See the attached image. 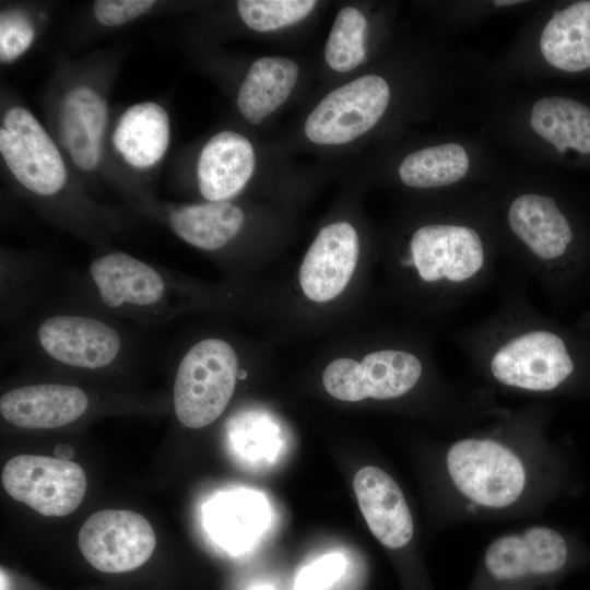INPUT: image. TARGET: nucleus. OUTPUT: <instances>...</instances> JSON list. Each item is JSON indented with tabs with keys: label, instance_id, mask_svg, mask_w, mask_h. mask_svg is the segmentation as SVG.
<instances>
[{
	"label": "nucleus",
	"instance_id": "obj_1",
	"mask_svg": "<svg viewBox=\"0 0 590 590\" xmlns=\"http://www.w3.org/2000/svg\"><path fill=\"white\" fill-rule=\"evenodd\" d=\"M135 327L59 294L8 331L5 349L56 370L105 375L149 357Z\"/></svg>",
	"mask_w": 590,
	"mask_h": 590
},
{
	"label": "nucleus",
	"instance_id": "obj_2",
	"mask_svg": "<svg viewBox=\"0 0 590 590\" xmlns=\"http://www.w3.org/2000/svg\"><path fill=\"white\" fill-rule=\"evenodd\" d=\"M0 154L17 184L37 201L54 204L63 222L62 203L69 227L92 239H102L110 222L98 219L72 203L64 193L68 172L56 143L37 118L23 106H12L0 127Z\"/></svg>",
	"mask_w": 590,
	"mask_h": 590
},
{
	"label": "nucleus",
	"instance_id": "obj_3",
	"mask_svg": "<svg viewBox=\"0 0 590 590\" xmlns=\"http://www.w3.org/2000/svg\"><path fill=\"white\" fill-rule=\"evenodd\" d=\"M240 368L235 346L223 338L206 337L187 346L178 355L172 402L177 421L200 429L216 421L229 404Z\"/></svg>",
	"mask_w": 590,
	"mask_h": 590
},
{
	"label": "nucleus",
	"instance_id": "obj_4",
	"mask_svg": "<svg viewBox=\"0 0 590 590\" xmlns=\"http://www.w3.org/2000/svg\"><path fill=\"white\" fill-rule=\"evenodd\" d=\"M448 475L471 504L503 509L515 504L527 486V471L508 446L489 438H464L449 448Z\"/></svg>",
	"mask_w": 590,
	"mask_h": 590
},
{
	"label": "nucleus",
	"instance_id": "obj_5",
	"mask_svg": "<svg viewBox=\"0 0 590 590\" xmlns=\"http://www.w3.org/2000/svg\"><path fill=\"white\" fill-rule=\"evenodd\" d=\"M587 559V551L568 534L547 526H533L494 540L484 566L500 582L563 575Z\"/></svg>",
	"mask_w": 590,
	"mask_h": 590
},
{
	"label": "nucleus",
	"instance_id": "obj_6",
	"mask_svg": "<svg viewBox=\"0 0 590 590\" xmlns=\"http://www.w3.org/2000/svg\"><path fill=\"white\" fill-rule=\"evenodd\" d=\"M389 101L390 88L384 78L359 76L327 94L308 115L304 132L317 144L349 143L380 120Z\"/></svg>",
	"mask_w": 590,
	"mask_h": 590
},
{
	"label": "nucleus",
	"instance_id": "obj_7",
	"mask_svg": "<svg viewBox=\"0 0 590 590\" xmlns=\"http://www.w3.org/2000/svg\"><path fill=\"white\" fill-rule=\"evenodd\" d=\"M5 492L39 515L63 517L82 503L86 491L83 469L71 460L19 455L10 459L1 473Z\"/></svg>",
	"mask_w": 590,
	"mask_h": 590
},
{
	"label": "nucleus",
	"instance_id": "obj_8",
	"mask_svg": "<svg viewBox=\"0 0 590 590\" xmlns=\"http://www.w3.org/2000/svg\"><path fill=\"white\" fill-rule=\"evenodd\" d=\"M575 369L563 338L547 330L529 331L511 339L491 361L492 375L498 382L530 391L554 390Z\"/></svg>",
	"mask_w": 590,
	"mask_h": 590
},
{
	"label": "nucleus",
	"instance_id": "obj_9",
	"mask_svg": "<svg viewBox=\"0 0 590 590\" xmlns=\"http://www.w3.org/2000/svg\"><path fill=\"white\" fill-rule=\"evenodd\" d=\"M421 375L422 364L415 355L381 350L361 362L345 357L332 361L322 374V384L330 396L342 401L392 399L410 391Z\"/></svg>",
	"mask_w": 590,
	"mask_h": 590
},
{
	"label": "nucleus",
	"instance_id": "obj_10",
	"mask_svg": "<svg viewBox=\"0 0 590 590\" xmlns=\"http://www.w3.org/2000/svg\"><path fill=\"white\" fill-rule=\"evenodd\" d=\"M78 543L95 569L118 574L143 565L153 554L156 539L151 523L130 510L105 509L82 524Z\"/></svg>",
	"mask_w": 590,
	"mask_h": 590
},
{
	"label": "nucleus",
	"instance_id": "obj_11",
	"mask_svg": "<svg viewBox=\"0 0 590 590\" xmlns=\"http://www.w3.org/2000/svg\"><path fill=\"white\" fill-rule=\"evenodd\" d=\"M93 403L92 394L78 384L32 381L1 394L0 414L21 429H56L82 420L93 410Z\"/></svg>",
	"mask_w": 590,
	"mask_h": 590
},
{
	"label": "nucleus",
	"instance_id": "obj_12",
	"mask_svg": "<svg viewBox=\"0 0 590 590\" xmlns=\"http://www.w3.org/2000/svg\"><path fill=\"white\" fill-rule=\"evenodd\" d=\"M410 247V264L415 266L425 282H464L472 279L484 263L482 240L479 234L468 226H422L413 234Z\"/></svg>",
	"mask_w": 590,
	"mask_h": 590
},
{
	"label": "nucleus",
	"instance_id": "obj_13",
	"mask_svg": "<svg viewBox=\"0 0 590 590\" xmlns=\"http://www.w3.org/2000/svg\"><path fill=\"white\" fill-rule=\"evenodd\" d=\"M66 273L33 252L1 250L0 314L5 332L62 292Z\"/></svg>",
	"mask_w": 590,
	"mask_h": 590
},
{
	"label": "nucleus",
	"instance_id": "obj_14",
	"mask_svg": "<svg viewBox=\"0 0 590 590\" xmlns=\"http://www.w3.org/2000/svg\"><path fill=\"white\" fill-rule=\"evenodd\" d=\"M358 253V236L350 223L322 227L300 266L299 283L304 294L317 303L337 297L350 282Z\"/></svg>",
	"mask_w": 590,
	"mask_h": 590
},
{
	"label": "nucleus",
	"instance_id": "obj_15",
	"mask_svg": "<svg viewBox=\"0 0 590 590\" xmlns=\"http://www.w3.org/2000/svg\"><path fill=\"white\" fill-rule=\"evenodd\" d=\"M107 122V102L95 88L81 84L62 95L57 115L59 138L78 169L91 173L99 165Z\"/></svg>",
	"mask_w": 590,
	"mask_h": 590
},
{
	"label": "nucleus",
	"instance_id": "obj_16",
	"mask_svg": "<svg viewBox=\"0 0 590 590\" xmlns=\"http://www.w3.org/2000/svg\"><path fill=\"white\" fill-rule=\"evenodd\" d=\"M361 511L377 540L389 548L405 546L414 523L405 497L397 482L377 467L359 469L353 480Z\"/></svg>",
	"mask_w": 590,
	"mask_h": 590
},
{
	"label": "nucleus",
	"instance_id": "obj_17",
	"mask_svg": "<svg viewBox=\"0 0 590 590\" xmlns=\"http://www.w3.org/2000/svg\"><path fill=\"white\" fill-rule=\"evenodd\" d=\"M255 166V150L245 135L231 130L217 132L198 158L199 191L208 202L229 201L247 185Z\"/></svg>",
	"mask_w": 590,
	"mask_h": 590
},
{
	"label": "nucleus",
	"instance_id": "obj_18",
	"mask_svg": "<svg viewBox=\"0 0 590 590\" xmlns=\"http://www.w3.org/2000/svg\"><path fill=\"white\" fill-rule=\"evenodd\" d=\"M169 229L188 245L206 251H217L231 245L240 234L245 213L231 201L152 205Z\"/></svg>",
	"mask_w": 590,
	"mask_h": 590
},
{
	"label": "nucleus",
	"instance_id": "obj_19",
	"mask_svg": "<svg viewBox=\"0 0 590 590\" xmlns=\"http://www.w3.org/2000/svg\"><path fill=\"white\" fill-rule=\"evenodd\" d=\"M113 146L123 162L144 170L166 155L170 143V119L160 104L140 102L119 117L111 134Z\"/></svg>",
	"mask_w": 590,
	"mask_h": 590
},
{
	"label": "nucleus",
	"instance_id": "obj_20",
	"mask_svg": "<svg viewBox=\"0 0 590 590\" xmlns=\"http://www.w3.org/2000/svg\"><path fill=\"white\" fill-rule=\"evenodd\" d=\"M507 217L514 234L536 257L553 260L567 252L573 231L552 198L522 194L512 201Z\"/></svg>",
	"mask_w": 590,
	"mask_h": 590
},
{
	"label": "nucleus",
	"instance_id": "obj_21",
	"mask_svg": "<svg viewBox=\"0 0 590 590\" xmlns=\"http://www.w3.org/2000/svg\"><path fill=\"white\" fill-rule=\"evenodd\" d=\"M299 67L292 59L262 57L250 66L237 94L244 118L259 125L290 97L298 79Z\"/></svg>",
	"mask_w": 590,
	"mask_h": 590
},
{
	"label": "nucleus",
	"instance_id": "obj_22",
	"mask_svg": "<svg viewBox=\"0 0 590 590\" xmlns=\"http://www.w3.org/2000/svg\"><path fill=\"white\" fill-rule=\"evenodd\" d=\"M540 48L545 60L559 70L590 68V1L554 12L542 31Z\"/></svg>",
	"mask_w": 590,
	"mask_h": 590
},
{
	"label": "nucleus",
	"instance_id": "obj_23",
	"mask_svg": "<svg viewBox=\"0 0 590 590\" xmlns=\"http://www.w3.org/2000/svg\"><path fill=\"white\" fill-rule=\"evenodd\" d=\"M532 129L560 153L574 149L590 154V107L571 98L553 96L535 102Z\"/></svg>",
	"mask_w": 590,
	"mask_h": 590
},
{
	"label": "nucleus",
	"instance_id": "obj_24",
	"mask_svg": "<svg viewBox=\"0 0 590 590\" xmlns=\"http://www.w3.org/2000/svg\"><path fill=\"white\" fill-rule=\"evenodd\" d=\"M260 496L237 493L219 498L211 508L210 528L220 543L231 550L245 548L267 521Z\"/></svg>",
	"mask_w": 590,
	"mask_h": 590
},
{
	"label": "nucleus",
	"instance_id": "obj_25",
	"mask_svg": "<svg viewBox=\"0 0 590 590\" xmlns=\"http://www.w3.org/2000/svg\"><path fill=\"white\" fill-rule=\"evenodd\" d=\"M469 164L468 154L460 144H439L409 154L399 166V176L409 187H441L463 178Z\"/></svg>",
	"mask_w": 590,
	"mask_h": 590
},
{
	"label": "nucleus",
	"instance_id": "obj_26",
	"mask_svg": "<svg viewBox=\"0 0 590 590\" xmlns=\"http://www.w3.org/2000/svg\"><path fill=\"white\" fill-rule=\"evenodd\" d=\"M366 30V17L358 9L339 11L324 47V59L332 70L349 72L365 60Z\"/></svg>",
	"mask_w": 590,
	"mask_h": 590
},
{
	"label": "nucleus",
	"instance_id": "obj_27",
	"mask_svg": "<svg viewBox=\"0 0 590 590\" xmlns=\"http://www.w3.org/2000/svg\"><path fill=\"white\" fill-rule=\"evenodd\" d=\"M312 0H239L236 2L241 21L251 30L266 33L291 26L315 9Z\"/></svg>",
	"mask_w": 590,
	"mask_h": 590
},
{
	"label": "nucleus",
	"instance_id": "obj_28",
	"mask_svg": "<svg viewBox=\"0 0 590 590\" xmlns=\"http://www.w3.org/2000/svg\"><path fill=\"white\" fill-rule=\"evenodd\" d=\"M35 38V27L26 14L7 11L0 17V60L9 63L22 56Z\"/></svg>",
	"mask_w": 590,
	"mask_h": 590
},
{
	"label": "nucleus",
	"instance_id": "obj_29",
	"mask_svg": "<svg viewBox=\"0 0 590 590\" xmlns=\"http://www.w3.org/2000/svg\"><path fill=\"white\" fill-rule=\"evenodd\" d=\"M346 558L340 553L323 555L304 567L297 575L295 590H324L345 571Z\"/></svg>",
	"mask_w": 590,
	"mask_h": 590
},
{
	"label": "nucleus",
	"instance_id": "obj_30",
	"mask_svg": "<svg viewBox=\"0 0 590 590\" xmlns=\"http://www.w3.org/2000/svg\"><path fill=\"white\" fill-rule=\"evenodd\" d=\"M155 3L153 0H96L92 9L101 25L115 27L144 15Z\"/></svg>",
	"mask_w": 590,
	"mask_h": 590
},
{
	"label": "nucleus",
	"instance_id": "obj_31",
	"mask_svg": "<svg viewBox=\"0 0 590 590\" xmlns=\"http://www.w3.org/2000/svg\"><path fill=\"white\" fill-rule=\"evenodd\" d=\"M56 458L70 460L73 456V449L69 445L60 444L55 448Z\"/></svg>",
	"mask_w": 590,
	"mask_h": 590
},
{
	"label": "nucleus",
	"instance_id": "obj_32",
	"mask_svg": "<svg viewBox=\"0 0 590 590\" xmlns=\"http://www.w3.org/2000/svg\"><path fill=\"white\" fill-rule=\"evenodd\" d=\"M521 1H516V0H498V1H494V3L496 5H508V4H517V3H520Z\"/></svg>",
	"mask_w": 590,
	"mask_h": 590
},
{
	"label": "nucleus",
	"instance_id": "obj_33",
	"mask_svg": "<svg viewBox=\"0 0 590 590\" xmlns=\"http://www.w3.org/2000/svg\"><path fill=\"white\" fill-rule=\"evenodd\" d=\"M251 590H274V588L270 585L263 583L255 586Z\"/></svg>",
	"mask_w": 590,
	"mask_h": 590
}]
</instances>
